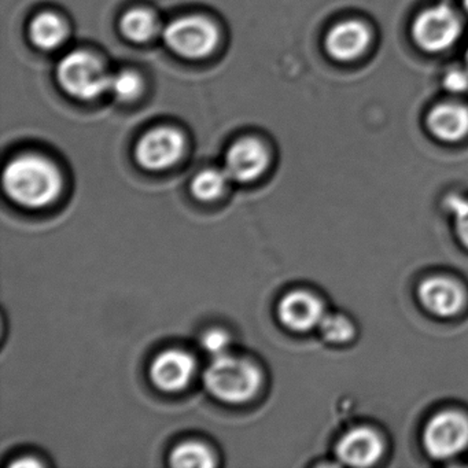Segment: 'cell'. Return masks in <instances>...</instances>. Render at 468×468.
<instances>
[{
  "label": "cell",
  "mask_w": 468,
  "mask_h": 468,
  "mask_svg": "<svg viewBox=\"0 0 468 468\" xmlns=\"http://www.w3.org/2000/svg\"><path fill=\"white\" fill-rule=\"evenodd\" d=\"M463 7H464V12L467 13L468 16V0H463Z\"/></svg>",
  "instance_id": "d4e9b609"
},
{
  "label": "cell",
  "mask_w": 468,
  "mask_h": 468,
  "mask_svg": "<svg viewBox=\"0 0 468 468\" xmlns=\"http://www.w3.org/2000/svg\"><path fill=\"white\" fill-rule=\"evenodd\" d=\"M261 382V372L256 364L231 353L213 357L204 372L209 393L229 404H240L256 396Z\"/></svg>",
  "instance_id": "7a4b0ae2"
},
{
  "label": "cell",
  "mask_w": 468,
  "mask_h": 468,
  "mask_svg": "<svg viewBox=\"0 0 468 468\" xmlns=\"http://www.w3.org/2000/svg\"><path fill=\"white\" fill-rule=\"evenodd\" d=\"M29 34L37 48L51 50L64 43L68 34L67 24L54 13H42L32 21Z\"/></svg>",
  "instance_id": "9a60e30c"
},
{
  "label": "cell",
  "mask_w": 468,
  "mask_h": 468,
  "mask_svg": "<svg viewBox=\"0 0 468 468\" xmlns=\"http://www.w3.org/2000/svg\"><path fill=\"white\" fill-rule=\"evenodd\" d=\"M383 452V443L377 432L367 427H358L347 432L338 448L339 459L353 467H368L377 463Z\"/></svg>",
  "instance_id": "4fadbf2b"
},
{
  "label": "cell",
  "mask_w": 468,
  "mask_h": 468,
  "mask_svg": "<svg viewBox=\"0 0 468 468\" xmlns=\"http://www.w3.org/2000/svg\"><path fill=\"white\" fill-rule=\"evenodd\" d=\"M279 319L294 331H308L320 324L324 317L322 303L306 292H292L279 303Z\"/></svg>",
  "instance_id": "8fae6325"
},
{
  "label": "cell",
  "mask_w": 468,
  "mask_h": 468,
  "mask_svg": "<svg viewBox=\"0 0 468 468\" xmlns=\"http://www.w3.org/2000/svg\"><path fill=\"white\" fill-rule=\"evenodd\" d=\"M174 467L210 468L215 467L216 460L207 445L196 441H188L174 449L171 453Z\"/></svg>",
  "instance_id": "e0dca14e"
},
{
  "label": "cell",
  "mask_w": 468,
  "mask_h": 468,
  "mask_svg": "<svg viewBox=\"0 0 468 468\" xmlns=\"http://www.w3.org/2000/svg\"><path fill=\"white\" fill-rule=\"evenodd\" d=\"M319 327L323 336L334 344L350 341L355 334L352 323L338 314H324Z\"/></svg>",
  "instance_id": "ffe728a7"
},
{
  "label": "cell",
  "mask_w": 468,
  "mask_h": 468,
  "mask_svg": "<svg viewBox=\"0 0 468 468\" xmlns=\"http://www.w3.org/2000/svg\"><path fill=\"white\" fill-rule=\"evenodd\" d=\"M4 187L7 196L21 207H48L58 198L62 176L48 158L24 154L10 161L5 169Z\"/></svg>",
  "instance_id": "6da1fadb"
},
{
  "label": "cell",
  "mask_w": 468,
  "mask_h": 468,
  "mask_svg": "<svg viewBox=\"0 0 468 468\" xmlns=\"http://www.w3.org/2000/svg\"><path fill=\"white\" fill-rule=\"evenodd\" d=\"M120 28L127 39L135 43H144L157 35L160 26L152 13L144 9H133L125 13Z\"/></svg>",
  "instance_id": "2e32d148"
},
{
  "label": "cell",
  "mask_w": 468,
  "mask_h": 468,
  "mask_svg": "<svg viewBox=\"0 0 468 468\" xmlns=\"http://www.w3.org/2000/svg\"><path fill=\"white\" fill-rule=\"evenodd\" d=\"M442 84L452 94L468 91V68H452L443 76Z\"/></svg>",
  "instance_id": "603a6c76"
},
{
  "label": "cell",
  "mask_w": 468,
  "mask_h": 468,
  "mask_svg": "<svg viewBox=\"0 0 468 468\" xmlns=\"http://www.w3.org/2000/svg\"><path fill=\"white\" fill-rule=\"evenodd\" d=\"M59 84L70 95L81 101L95 100L108 91L111 76L100 59L87 51H73L58 65Z\"/></svg>",
  "instance_id": "3957f363"
},
{
  "label": "cell",
  "mask_w": 468,
  "mask_h": 468,
  "mask_svg": "<svg viewBox=\"0 0 468 468\" xmlns=\"http://www.w3.org/2000/svg\"><path fill=\"white\" fill-rule=\"evenodd\" d=\"M446 207L453 213L454 229L463 245L468 248V201L462 197L452 196L446 199Z\"/></svg>",
  "instance_id": "44dd1931"
},
{
  "label": "cell",
  "mask_w": 468,
  "mask_h": 468,
  "mask_svg": "<svg viewBox=\"0 0 468 468\" xmlns=\"http://www.w3.org/2000/svg\"><path fill=\"white\" fill-rule=\"evenodd\" d=\"M430 133L442 142H459L468 135V106L441 102L430 109L426 119Z\"/></svg>",
  "instance_id": "7c38bea8"
},
{
  "label": "cell",
  "mask_w": 468,
  "mask_h": 468,
  "mask_svg": "<svg viewBox=\"0 0 468 468\" xmlns=\"http://www.w3.org/2000/svg\"><path fill=\"white\" fill-rule=\"evenodd\" d=\"M465 67L468 68V48H467V51H465Z\"/></svg>",
  "instance_id": "484cf974"
},
{
  "label": "cell",
  "mask_w": 468,
  "mask_h": 468,
  "mask_svg": "<svg viewBox=\"0 0 468 468\" xmlns=\"http://www.w3.org/2000/svg\"><path fill=\"white\" fill-rule=\"evenodd\" d=\"M166 46L183 58H205L218 43V28L198 16L177 18L164 29Z\"/></svg>",
  "instance_id": "5b68a950"
},
{
  "label": "cell",
  "mask_w": 468,
  "mask_h": 468,
  "mask_svg": "<svg viewBox=\"0 0 468 468\" xmlns=\"http://www.w3.org/2000/svg\"><path fill=\"white\" fill-rule=\"evenodd\" d=\"M196 372V360L190 353L169 349L160 353L150 367L153 383L161 390L177 391L190 383Z\"/></svg>",
  "instance_id": "30bf717a"
},
{
  "label": "cell",
  "mask_w": 468,
  "mask_h": 468,
  "mask_svg": "<svg viewBox=\"0 0 468 468\" xmlns=\"http://www.w3.org/2000/svg\"><path fill=\"white\" fill-rule=\"evenodd\" d=\"M229 180L224 169H205L194 177L191 191L199 201H215L226 190Z\"/></svg>",
  "instance_id": "ac0fdd59"
},
{
  "label": "cell",
  "mask_w": 468,
  "mask_h": 468,
  "mask_svg": "<svg viewBox=\"0 0 468 468\" xmlns=\"http://www.w3.org/2000/svg\"><path fill=\"white\" fill-rule=\"evenodd\" d=\"M142 84L141 78L135 72L131 70H122L111 76V83H109V91L122 102H130L136 100L141 94Z\"/></svg>",
  "instance_id": "d6986e66"
},
{
  "label": "cell",
  "mask_w": 468,
  "mask_h": 468,
  "mask_svg": "<svg viewBox=\"0 0 468 468\" xmlns=\"http://www.w3.org/2000/svg\"><path fill=\"white\" fill-rule=\"evenodd\" d=\"M324 45L328 56L335 61H356L372 45V32L363 21L345 20L331 28Z\"/></svg>",
  "instance_id": "ba28073f"
},
{
  "label": "cell",
  "mask_w": 468,
  "mask_h": 468,
  "mask_svg": "<svg viewBox=\"0 0 468 468\" xmlns=\"http://www.w3.org/2000/svg\"><path fill=\"white\" fill-rule=\"evenodd\" d=\"M427 452L435 459H451L468 445V420L457 412L435 415L423 435Z\"/></svg>",
  "instance_id": "8992f818"
},
{
  "label": "cell",
  "mask_w": 468,
  "mask_h": 468,
  "mask_svg": "<svg viewBox=\"0 0 468 468\" xmlns=\"http://www.w3.org/2000/svg\"><path fill=\"white\" fill-rule=\"evenodd\" d=\"M202 349L209 353L213 357L227 355L229 353L231 347V338L226 331L213 328V330L207 331L201 338Z\"/></svg>",
  "instance_id": "7402d4cb"
},
{
  "label": "cell",
  "mask_w": 468,
  "mask_h": 468,
  "mask_svg": "<svg viewBox=\"0 0 468 468\" xmlns=\"http://www.w3.org/2000/svg\"><path fill=\"white\" fill-rule=\"evenodd\" d=\"M268 165L267 149L261 142L253 138L235 142L226 154L224 171L229 180L239 183L253 182L259 179Z\"/></svg>",
  "instance_id": "9c48e42d"
},
{
  "label": "cell",
  "mask_w": 468,
  "mask_h": 468,
  "mask_svg": "<svg viewBox=\"0 0 468 468\" xmlns=\"http://www.w3.org/2000/svg\"><path fill=\"white\" fill-rule=\"evenodd\" d=\"M419 297L427 311L442 317L453 316L464 303V292L459 284L445 278L424 282L419 290Z\"/></svg>",
  "instance_id": "5bb4252c"
},
{
  "label": "cell",
  "mask_w": 468,
  "mask_h": 468,
  "mask_svg": "<svg viewBox=\"0 0 468 468\" xmlns=\"http://www.w3.org/2000/svg\"><path fill=\"white\" fill-rule=\"evenodd\" d=\"M15 465H40V463L35 462V460H29V462H21L16 463Z\"/></svg>",
  "instance_id": "cb8c5ba5"
},
{
  "label": "cell",
  "mask_w": 468,
  "mask_h": 468,
  "mask_svg": "<svg viewBox=\"0 0 468 468\" xmlns=\"http://www.w3.org/2000/svg\"><path fill=\"white\" fill-rule=\"evenodd\" d=\"M185 152V138L174 128L149 131L136 144V161L142 168L163 171L174 165Z\"/></svg>",
  "instance_id": "52a82bcc"
},
{
  "label": "cell",
  "mask_w": 468,
  "mask_h": 468,
  "mask_svg": "<svg viewBox=\"0 0 468 468\" xmlns=\"http://www.w3.org/2000/svg\"><path fill=\"white\" fill-rule=\"evenodd\" d=\"M415 45L426 53L437 54L456 45L463 34V23L453 7L435 5L421 10L412 23Z\"/></svg>",
  "instance_id": "277c9868"
}]
</instances>
